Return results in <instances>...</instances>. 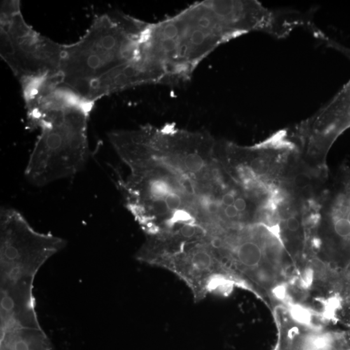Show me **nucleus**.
<instances>
[{
  "instance_id": "412c9836",
  "label": "nucleus",
  "mask_w": 350,
  "mask_h": 350,
  "mask_svg": "<svg viewBox=\"0 0 350 350\" xmlns=\"http://www.w3.org/2000/svg\"><path fill=\"white\" fill-rule=\"evenodd\" d=\"M252 167H253L254 171L258 172V173H263L267 171V165L263 161L260 160L253 161L252 163Z\"/></svg>"
},
{
  "instance_id": "6ab92c4d",
  "label": "nucleus",
  "mask_w": 350,
  "mask_h": 350,
  "mask_svg": "<svg viewBox=\"0 0 350 350\" xmlns=\"http://www.w3.org/2000/svg\"><path fill=\"white\" fill-rule=\"evenodd\" d=\"M181 186L184 190L189 195H194L195 193V187L191 180L184 177L181 181Z\"/></svg>"
},
{
  "instance_id": "20e7f679",
  "label": "nucleus",
  "mask_w": 350,
  "mask_h": 350,
  "mask_svg": "<svg viewBox=\"0 0 350 350\" xmlns=\"http://www.w3.org/2000/svg\"><path fill=\"white\" fill-rule=\"evenodd\" d=\"M62 48L25 22L19 1H2L0 54L20 82L60 74Z\"/></svg>"
},
{
  "instance_id": "5701e85b",
  "label": "nucleus",
  "mask_w": 350,
  "mask_h": 350,
  "mask_svg": "<svg viewBox=\"0 0 350 350\" xmlns=\"http://www.w3.org/2000/svg\"><path fill=\"white\" fill-rule=\"evenodd\" d=\"M233 206L237 209L238 212H243L246 209L247 205L244 198H237V199H235Z\"/></svg>"
},
{
  "instance_id": "ddd939ff",
  "label": "nucleus",
  "mask_w": 350,
  "mask_h": 350,
  "mask_svg": "<svg viewBox=\"0 0 350 350\" xmlns=\"http://www.w3.org/2000/svg\"><path fill=\"white\" fill-rule=\"evenodd\" d=\"M193 217L189 212L184 209H178L173 212L171 222L174 223H190L193 220Z\"/></svg>"
},
{
  "instance_id": "4468645a",
  "label": "nucleus",
  "mask_w": 350,
  "mask_h": 350,
  "mask_svg": "<svg viewBox=\"0 0 350 350\" xmlns=\"http://www.w3.org/2000/svg\"><path fill=\"white\" fill-rule=\"evenodd\" d=\"M164 200L168 209L171 211L175 212L179 209L182 204L181 197L177 193L173 192L170 193Z\"/></svg>"
},
{
  "instance_id": "2eb2a0df",
  "label": "nucleus",
  "mask_w": 350,
  "mask_h": 350,
  "mask_svg": "<svg viewBox=\"0 0 350 350\" xmlns=\"http://www.w3.org/2000/svg\"><path fill=\"white\" fill-rule=\"evenodd\" d=\"M151 208L157 215H163L167 213L168 210L166 203L163 198L154 199L151 204Z\"/></svg>"
},
{
  "instance_id": "0eeeda50",
  "label": "nucleus",
  "mask_w": 350,
  "mask_h": 350,
  "mask_svg": "<svg viewBox=\"0 0 350 350\" xmlns=\"http://www.w3.org/2000/svg\"><path fill=\"white\" fill-rule=\"evenodd\" d=\"M0 350L55 349L42 328H25L0 332Z\"/></svg>"
},
{
  "instance_id": "393cba45",
  "label": "nucleus",
  "mask_w": 350,
  "mask_h": 350,
  "mask_svg": "<svg viewBox=\"0 0 350 350\" xmlns=\"http://www.w3.org/2000/svg\"><path fill=\"white\" fill-rule=\"evenodd\" d=\"M237 209L235 208V206H226L225 209V214L228 218H234L238 215Z\"/></svg>"
},
{
  "instance_id": "39448f33",
  "label": "nucleus",
  "mask_w": 350,
  "mask_h": 350,
  "mask_svg": "<svg viewBox=\"0 0 350 350\" xmlns=\"http://www.w3.org/2000/svg\"><path fill=\"white\" fill-rule=\"evenodd\" d=\"M62 238L37 232L17 210L0 214V281L34 283L40 268L66 247Z\"/></svg>"
},
{
  "instance_id": "f257e3e1",
  "label": "nucleus",
  "mask_w": 350,
  "mask_h": 350,
  "mask_svg": "<svg viewBox=\"0 0 350 350\" xmlns=\"http://www.w3.org/2000/svg\"><path fill=\"white\" fill-rule=\"evenodd\" d=\"M270 23L268 9L256 0L196 2L166 19L148 23L141 50L163 84L179 83L222 44L252 32L265 33Z\"/></svg>"
},
{
  "instance_id": "6e6552de",
  "label": "nucleus",
  "mask_w": 350,
  "mask_h": 350,
  "mask_svg": "<svg viewBox=\"0 0 350 350\" xmlns=\"http://www.w3.org/2000/svg\"><path fill=\"white\" fill-rule=\"evenodd\" d=\"M236 256L241 265L247 268H254L262 260V250L256 242L246 241L237 247Z\"/></svg>"
},
{
  "instance_id": "4be33fe9",
  "label": "nucleus",
  "mask_w": 350,
  "mask_h": 350,
  "mask_svg": "<svg viewBox=\"0 0 350 350\" xmlns=\"http://www.w3.org/2000/svg\"><path fill=\"white\" fill-rule=\"evenodd\" d=\"M235 198L232 193H228L223 196L222 202L226 206H233L234 204Z\"/></svg>"
},
{
  "instance_id": "f8f14e48",
  "label": "nucleus",
  "mask_w": 350,
  "mask_h": 350,
  "mask_svg": "<svg viewBox=\"0 0 350 350\" xmlns=\"http://www.w3.org/2000/svg\"><path fill=\"white\" fill-rule=\"evenodd\" d=\"M292 316L293 318L301 323L307 324L311 320V314L302 307L296 306L292 309Z\"/></svg>"
},
{
  "instance_id": "b1692460",
  "label": "nucleus",
  "mask_w": 350,
  "mask_h": 350,
  "mask_svg": "<svg viewBox=\"0 0 350 350\" xmlns=\"http://www.w3.org/2000/svg\"><path fill=\"white\" fill-rule=\"evenodd\" d=\"M206 208L210 214H216L219 211V205L214 201H208L206 203Z\"/></svg>"
},
{
  "instance_id": "1a4fd4ad",
  "label": "nucleus",
  "mask_w": 350,
  "mask_h": 350,
  "mask_svg": "<svg viewBox=\"0 0 350 350\" xmlns=\"http://www.w3.org/2000/svg\"><path fill=\"white\" fill-rule=\"evenodd\" d=\"M148 191L149 194L154 199H163V198L166 197L167 195L172 192L169 186L165 182L158 180H155L149 184Z\"/></svg>"
},
{
  "instance_id": "dca6fc26",
  "label": "nucleus",
  "mask_w": 350,
  "mask_h": 350,
  "mask_svg": "<svg viewBox=\"0 0 350 350\" xmlns=\"http://www.w3.org/2000/svg\"><path fill=\"white\" fill-rule=\"evenodd\" d=\"M295 186L300 189H304L309 186L311 183V178L309 175L300 173L296 175L294 180Z\"/></svg>"
},
{
  "instance_id": "f03ea898",
  "label": "nucleus",
  "mask_w": 350,
  "mask_h": 350,
  "mask_svg": "<svg viewBox=\"0 0 350 350\" xmlns=\"http://www.w3.org/2000/svg\"><path fill=\"white\" fill-rule=\"evenodd\" d=\"M148 23L120 12L98 16L79 41L63 45V83L82 95L93 81L129 62Z\"/></svg>"
},
{
  "instance_id": "423d86ee",
  "label": "nucleus",
  "mask_w": 350,
  "mask_h": 350,
  "mask_svg": "<svg viewBox=\"0 0 350 350\" xmlns=\"http://www.w3.org/2000/svg\"><path fill=\"white\" fill-rule=\"evenodd\" d=\"M346 57L350 59V50ZM314 123V141L326 146L350 127V79L319 112Z\"/></svg>"
},
{
  "instance_id": "7ed1b4c3",
  "label": "nucleus",
  "mask_w": 350,
  "mask_h": 350,
  "mask_svg": "<svg viewBox=\"0 0 350 350\" xmlns=\"http://www.w3.org/2000/svg\"><path fill=\"white\" fill-rule=\"evenodd\" d=\"M94 105L67 109L51 117L41 128L25 168L30 183L46 186L83 169L89 156L88 121Z\"/></svg>"
},
{
  "instance_id": "9d476101",
  "label": "nucleus",
  "mask_w": 350,
  "mask_h": 350,
  "mask_svg": "<svg viewBox=\"0 0 350 350\" xmlns=\"http://www.w3.org/2000/svg\"><path fill=\"white\" fill-rule=\"evenodd\" d=\"M184 165L189 171L197 173L202 171L204 167L205 163L203 158L198 154L190 153L184 158Z\"/></svg>"
},
{
  "instance_id": "a211bd4d",
  "label": "nucleus",
  "mask_w": 350,
  "mask_h": 350,
  "mask_svg": "<svg viewBox=\"0 0 350 350\" xmlns=\"http://www.w3.org/2000/svg\"><path fill=\"white\" fill-rule=\"evenodd\" d=\"M265 254L272 261L276 262V261L278 260V250L274 246H273V245H268V246L266 247Z\"/></svg>"
},
{
  "instance_id": "f3484780",
  "label": "nucleus",
  "mask_w": 350,
  "mask_h": 350,
  "mask_svg": "<svg viewBox=\"0 0 350 350\" xmlns=\"http://www.w3.org/2000/svg\"><path fill=\"white\" fill-rule=\"evenodd\" d=\"M197 228L194 226L191 225V223L184 224V225L180 228V235L186 239H191L195 236L197 233Z\"/></svg>"
},
{
  "instance_id": "9b49d317",
  "label": "nucleus",
  "mask_w": 350,
  "mask_h": 350,
  "mask_svg": "<svg viewBox=\"0 0 350 350\" xmlns=\"http://www.w3.org/2000/svg\"><path fill=\"white\" fill-rule=\"evenodd\" d=\"M335 232L338 237L348 238L350 237V223L345 217L338 214L333 224Z\"/></svg>"
},
{
  "instance_id": "a878e982",
  "label": "nucleus",
  "mask_w": 350,
  "mask_h": 350,
  "mask_svg": "<svg viewBox=\"0 0 350 350\" xmlns=\"http://www.w3.org/2000/svg\"><path fill=\"white\" fill-rule=\"evenodd\" d=\"M274 293L277 298L283 299L285 296H286V289L283 287H279V288L275 289Z\"/></svg>"
},
{
  "instance_id": "aec40b11",
  "label": "nucleus",
  "mask_w": 350,
  "mask_h": 350,
  "mask_svg": "<svg viewBox=\"0 0 350 350\" xmlns=\"http://www.w3.org/2000/svg\"><path fill=\"white\" fill-rule=\"evenodd\" d=\"M287 228L291 232H295L299 230L300 222L295 217H290L286 221Z\"/></svg>"
}]
</instances>
